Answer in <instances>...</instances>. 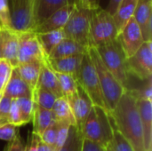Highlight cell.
Here are the masks:
<instances>
[{"label":"cell","instance_id":"1","mask_svg":"<svg viewBox=\"0 0 152 151\" xmlns=\"http://www.w3.org/2000/svg\"><path fill=\"white\" fill-rule=\"evenodd\" d=\"M115 127L134 151H145L143 133L137 107V99L129 90L126 91L115 109L109 113Z\"/></svg>","mask_w":152,"mask_h":151},{"label":"cell","instance_id":"2","mask_svg":"<svg viewBox=\"0 0 152 151\" xmlns=\"http://www.w3.org/2000/svg\"><path fill=\"white\" fill-rule=\"evenodd\" d=\"M87 52L98 77L106 111L110 113L115 109L120 98L126 90L106 68L94 47H88Z\"/></svg>","mask_w":152,"mask_h":151},{"label":"cell","instance_id":"3","mask_svg":"<svg viewBox=\"0 0 152 151\" xmlns=\"http://www.w3.org/2000/svg\"><path fill=\"white\" fill-rule=\"evenodd\" d=\"M106 68L115 78L127 91L129 90V73L127 70V58L118 39L94 47Z\"/></svg>","mask_w":152,"mask_h":151},{"label":"cell","instance_id":"4","mask_svg":"<svg viewBox=\"0 0 152 151\" xmlns=\"http://www.w3.org/2000/svg\"><path fill=\"white\" fill-rule=\"evenodd\" d=\"M118 31L113 16L101 6L91 10L89 47H97L117 39Z\"/></svg>","mask_w":152,"mask_h":151},{"label":"cell","instance_id":"5","mask_svg":"<svg viewBox=\"0 0 152 151\" xmlns=\"http://www.w3.org/2000/svg\"><path fill=\"white\" fill-rule=\"evenodd\" d=\"M76 79L78 85L91 100L94 107H101L106 109L98 77L87 51L82 57L81 64L76 76Z\"/></svg>","mask_w":152,"mask_h":151},{"label":"cell","instance_id":"6","mask_svg":"<svg viewBox=\"0 0 152 151\" xmlns=\"http://www.w3.org/2000/svg\"><path fill=\"white\" fill-rule=\"evenodd\" d=\"M90 19L91 10L76 4L69 19L62 28L64 36L88 48Z\"/></svg>","mask_w":152,"mask_h":151},{"label":"cell","instance_id":"7","mask_svg":"<svg viewBox=\"0 0 152 151\" xmlns=\"http://www.w3.org/2000/svg\"><path fill=\"white\" fill-rule=\"evenodd\" d=\"M10 30L16 34L35 30V0H20L10 9Z\"/></svg>","mask_w":152,"mask_h":151},{"label":"cell","instance_id":"8","mask_svg":"<svg viewBox=\"0 0 152 151\" xmlns=\"http://www.w3.org/2000/svg\"><path fill=\"white\" fill-rule=\"evenodd\" d=\"M129 75L141 81H146L152 76V41L142 44L140 49L126 61Z\"/></svg>","mask_w":152,"mask_h":151},{"label":"cell","instance_id":"9","mask_svg":"<svg viewBox=\"0 0 152 151\" xmlns=\"http://www.w3.org/2000/svg\"><path fill=\"white\" fill-rule=\"evenodd\" d=\"M18 35V65L33 61H44L45 58H47L44 54L42 47L37 39V34L34 31Z\"/></svg>","mask_w":152,"mask_h":151},{"label":"cell","instance_id":"10","mask_svg":"<svg viewBox=\"0 0 152 151\" xmlns=\"http://www.w3.org/2000/svg\"><path fill=\"white\" fill-rule=\"evenodd\" d=\"M117 39L127 59L132 57L144 43L140 27L134 18L127 22L123 30L118 34Z\"/></svg>","mask_w":152,"mask_h":151},{"label":"cell","instance_id":"11","mask_svg":"<svg viewBox=\"0 0 152 151\" xmlns=\"http://www.w3.org/2000/svg\"><path fill=\"white\" fill-rule=\"evenodd\" d=\"M66 99L69 103L76 126L80 131L84 122L88 117L94 105L89 97L86 95V93L78 85V84L77 91L70 97Z\"/></svg>","mask_w":152,"mask_h":151},{"label":"cell","instance_id":"12","mask_svg":"<svg viewBox=\"0 0 152 151\" xmlns=\"http://www.w3.org/2000/svg\"><path fill=\"white\" fill-rule=\"evenodd\" d=\"M76 4L65 5L59 10L55 11L45 20L40 22L35 28V33H45L49 31H54L62 29L69 19Z\"/></svg>","mask_w":152,"mask_h":151},{"label":"cell","instance_id":"13","mask_svg":"<svg viewBox=\"0 0 152 151\" xmlns=\"http://www.w3.org/2000/svg\"><path fill=\"white\" fill-rule=\"evenodd\" d=\"M133 18L140 27L144 42L152 41V0H138Z\"/></svg>","mask_w":152,"mask_h":151},{"label":"cell","instance_id":"14","mask_svg":"<svg viewBox=\"0 0 152 151\" xmlns=\"http://www.w3.org/2000/svg\"><path fill=\"white\" fill-rule=\"evenodd\" d=\"M2 59L6 60L13 68L18 66L19 35L12 30L1 28Z\"/></svg>","mask_w":152,"mask_h":151},{"label":"cell","instance_id":"15","mask_svg":"<svg viewBox=\"0 0 152 151\" xmlns=\"http://www.w3.org/2000/svg\"><path fill=\"white\" fill-rule=\"evenodd\" d=\"M137 107L141 118L145 151L152 150V103L150 101L137 99Z\"/></svg>","mask_w":152,"mask_h":151},{"label":"cell","instance_id":"16","mask_svg":"<svg viewBox=\"0 0 152 151\" xmlns=\"http://www.w3.org/2000/svg\"><path fill=\"white\" fill-rule=\"evenodd\" d=\"M3 94L10 97L11 99H19L28 97L33 99V93L27 84L20 77L16 68L12 69L10 78L4 89Z\"/></svg>","mask_w":152,"mask_h":151},{"label":"cell","instance_id":"17","mask_svg":"<svg viewBox=\"0 0 152 151\" xmlns=\"http://www.w3.org/2000/svg\"><path fill=\"white\" fill-rule=\"evenodd\" d=\"M83 54L60 58V59H48L46 58V61L48 66L56 73L68 74L74 76L76 77L77 71L79 69Z\"/></svg>","mask_w":152,"mask_h":151},{"label":"cell","instance_id":"18","mask_svg":"<svg viewBox=\"0 0 152 151\" xmlns=\"http://www.w3.org/2000/svg\"><path fill=\"white\" fill-rule=\"evenodd\" d=\"M76 4V0H35L36 27L60 8Z\"/></svg>","mask_w":152,"mask_h":151},{"label":"cell","instance_id":"19","mask_svg":"<svg viewBox=\"0 0 152 151\" xmlns=\"http://www.w3.org/2000/svg\"><path fill=\"white\" fill-rule=\"evenodd\" d=\"M42 62L43 61H33L19 64L16 67L20 77L29 87L32 93H34L38 85V78L40 75Z\"/></svg>","mask_w":152,"mask_h":151},{"label":"cell","instance_id":"20","mask_svg":"<svg viewBox=\"0 0 152 151\" xmlns=\"http://www.w3.org/2000/svg\"><path fill=\"white\" fill-rule=\"evenodd\" d=\"M80 133H81L83 139L91 141L93 142H95L104 147L100 122L98 120V117H97V115L95 113L94 107L92 110L90 111L88 117H86V121L84 122L82 128L80 130Z\"/></svg>","mask_w":152,"mask_h":151},{"label":"cell","instance_id":"21","mask_svg":"<svg viewBox=\"0 0 152 151\" xmlns=\"http://www.w3.org/2000/svg\"><path fill=\"white\" fill-rule=\"evenodd\" d=\"M39 87L45 89L54 94L57 98L62 97V93L56 77L55 72L48 66L46 58L43 61L40 75L38 78V85Z\"/></svg>","mask_w":152,"mask_h":151},{"label":"cell","instance_id":"22","mask_svg":"<svg viewBox=\"0 0 152 151\" xmlns=\"http://www.w3.org/2000/svg\"><path fill=\"white\" fill-rule=\"evenodd\" d=\"M138 0H121L114 12L113 19L118 34L123 30L127 22L134 17Z\"/></svg>","mask_w":152,"mask_h":151},{"label":"cell","instance_id":"23","mask_svg":"<svg viewBox=\"0 0 152 151\" xmlns=\"http://www.w3.org/2000/svg\"><path fill=\"white\" fill-rule=\"evenodd\" d=\"M87 51V48L77 43L74 40L64 37L53 50L48 59H60L78 54H83Z\"/></svg>","mask_w":152,"mask_h":151},{"label":"cell","instance_id":"24","mask_svg":"<svg viewBox=\"0 0 152 151\" xmlns=\"http://www.w3.org/2000/svg\"><path fill=\"white\" fill-rule=\"evenodd\" d=\"M31 122L33 123V132L37 135L42 133L45 129L55 122V118L52 110L41 109L35 106Z\"/></svg>","mask_w":152,"mask_h":151},{"label":"cell","instance_id":"25","mask_svg":"<svg viewBox=\"0 0 152 151\" xmlns=\"http://www.w3.org/2000/svg\"><path fill=\"white\" fill-rule=\"evenodd\" d=\"M52 111L53 113L55 122L67 123L70 125H76L69 103L64 96L57 98Z\"/></svg>","mask_w":152,"mask_h":151},{"label":"cell","instance_id":"26","mask_svg":"<svg viewBox=\"0 0 152 151\" xmlns=\"http://www.w3.org/2000/svg\"><path fill=\"white\" fill-rule=\"evenodd\" d=\"M36 34L45 57H48L56 45L65 37L62 29Z\"/></svg>","mask_w":152,"mask_h":151},{"label":"cell","instance_id":"27","mask_svg":"<svg viewBox=\"0 0 152 151\" xmlns=\"http://www.w3.org/2000/svg\"><path fill=\"white\" fill-rule=\"evenodd\" d=\"M56 100L57 97L54 94L39 86H37V88L33 93V101L35 106L39 107L41 109L52 110Z\"/></svg>","mask_w":152,"mask_h":151},{"label":"cell","instance_id":"28","mask_svg":"<svg viewBox=\"0 0 152 151\" xmlns=\"http://www.w3.org/2000/svg\"><path fill=\"white\" fill-rule=\"evenodd\" d=\"M83 137L76 125H71L68 138L63 146L58 151H81Z\"/></svg>","mask_w":152,"mask_h":151},{"label":"cell","instance_id":"29","mask_svg":"<svg viewBox=\"0 0 152 151\" xmlns=\"http://www.w3.org/2000/svg\"><path fill=\"white\" fill-rule=\"evenodd\" d=\"M56 77L62 93V95L65 98L70 97L77 88V82L74 76L68 75V74H61V73H56Z\"/></svg>","mask_w":152,"mask_h":151},{"label":"cell","instance_id":"30","mask_svg":"<svg viewBox=\"0 0 152 151\" xmlns=\"http://www.w3.org/2000/svg\"><path fill=\"white\" fill-rule=\"evenodd\" d=\"M16 101L20 109L23 125L28 124L32 120L34 109H35V103L33 99L28 97H22V98L16 99Z\"/></svg>","mask_w":152,"mask_h":151},{"label":"cell","instance_id":"31","mask_svg":"<svg viewBox=\"0 0 152 151\" xmlns=\"http://www.w3.org/2000/svg\"><path fill=\"white\" fill-rule=\"evenodd\" d=\"M110 146L113 151H134V149L131 147V145L126 142V140L117 130L114 125V121H113V136Z\"/></svg>","mask_w":152,"mask_h":151},{"label":"cell","instance_id":"32","mask_svg":"<svg viewBox=\"0 0 152 151\" xmlns=\"http://www.w3.org/2000/svg\"><path fill=\"white\" fill-rule=\"evenodd\" d=\"M57 126H58L57 122H54L52 125H50L47 129H45L42 133L38 135L40 142L44 145L54 148L56 133H57Z\"/></svg>","mask_w":152,"mask_h":151},{"label":"cell","instance_id":"33","mask_svg":"<svg viewBox=\"0 0 152 151\" xmlns=\"http://www.w3.org/2000/svg\"><path fill=\"white\" fill-rule=\"evenodd\" d=\"M58 126H57V133H56V140H55V144H54V150L55 151H58L65 143L68 134L69 132L70 125L67 123H59L57 122Z\"/></svg>","mask_w":152,"mask_h":151},{"label":"cell","instance_id":"34","mask_svg":"<svg viewBox=\"0 0 152 151\" xmlns=\"http://www.w3.org/2000/svg\"><path fill=\"white\" fill-rule=\"evenodd\" d=\"M13 67L4 59H0V93L4 92V89L10 78Z\"/></svg>","mask_w":152,"mask_h":151},{"label":"cell","instance_id":"35","mask_svg":"<svg viewBox=\"0 0 152 151\" xmlns=\"http://www.w3.org/2000/svg\"><path fill=\"white\" fill-rule=\"evenodd\" d=\"M10 6L8 0H0V27L10 30Z\"/></svg>","mask_w":152,"mask_h":151},{"label":"cell","instance_id":"36","mask_svg":"<svg viewBox=\"0 0 152 151\" xmlns=\"http://www.w3.org/2000/svg\"><path fill=\"white\" fill-rule=\"evenodd\" d=\"M8 123L14 125L16 127L23 125L20 112V109H19L16 99L12 101L10 110H9V115H8Z\"/></svg>","mask_w":152,"mask_h":151},{"label":"cell","instance_id":"37","mask_svg":"<svg viewBox=\"0 0 152 151\" xmlns=\"http://www.w3.org/2000/svg\"><path fill=\"white\" fill-rule=\"evenodd\" d=\"M12 99L2 94L0 99V125L8 123V115Z\"/></svg>","mask_w":152,"mask_h":151},{"label":"cell","instance_id":"38","mask_svg":"<svg viewBox=\"0 0 152 151\" xmlns=\"http://www.w3.org/2000/svg\"><path fill=\"white\" fill-rule=\"evenodd\" d=\"M16 128L14 125L10 123L0 125V140L12 142L16 135Z\"/></svg>","mask_w":152,"mask_h":151},{"label":"cell","instance_id":"39","mask_svg":"<svg viewBox=\"0 0 152 151\" xmlns=\"http://www.w3.org/2000/svg\"><path fill=\"white\" fill-rule=\"evenodd\" d=\"M5 151H25V146L23 145L19 133H16L13 140L10 142Z\"/></svg>","mask_w":152,"mask_h":151},{"label":"cell","instance_id":"40","mask_svg":"<svg viewBox=\"0 0 152 151\" xmlns=\"http://www.w3.org/2000/svg\"><path fill=\"white\" fill-rule=\"evenodd\" d=\"M39 137L36 133H32L28 137V142L27 146H25V151H38L39 149Z\"/></svg>","mask_w":152,"mask_h":151},{"label":"cell","instance_id":"41","mask_svg":"<svg viewBox=\"0 0 152 151\" xmlns=\"http://www.w3.org/2000/svg\"><path fill=\"white\" fill-rule=\"evenodd\" d=\"M81 151H105V148L100 144L83 139Z\"/></svg>","mask_w":152,"mask_h":151},{"label":"cell","instance_id":"42","mask_svg":"<svg viewBox=\"0 0 152 151\" xmlns=\"http://www.w3.org/2000/svg\"><path fill=\"white\" fill-rule=\"evenodd\" d=\"M100 2L101 0H76L77 4L89 10H94L100 7Z\"/></svg>","mask_w":152,"mask_h":151},{"label":"cell","instance_id":"43","mask_svg":"<svg viewBox=\"0 0 152 151\" xmlns=\"http://www.w3.org/2000/svg\"><path fill=\"white\" fill-rule=\"evenodd\" d=\"M120 1L121 0H109V4H108L107 7L105 8L106 11L109 12L111 15H113Z\"/></svg>","mask_w":152,"mask_h":151},{"label":"cell","instance_id":"44","mask_svg":"<svg viewBox=\"0 0 152 151\" xmlns=\"http://www.w3.org/2000/svg\"><path fill=\"white\" fill-rule=\"evenodd\" d=\"M20 0H8V2H9V6H10V9L13 6V5H15L18 2H19Z\"/></svg>","mask_w":152,"mask_h":151},{"label":"cell","instance_id":"45","mask_svg":"<svg viewBox=\"0 0 152 151\" xmlns=\"http://www.w3.org/2000/svg\"><path fill=\"white\" fill-rule=\"evenodd\" d=\"M0 59H2V38H1V32H0Z\"/></svg>","mask_w":152,"mask_h":151},{"label":"cell","instance_id":"46","mask_svg":"<svg viewBox=\"0 0 152 151\" xmlns=\"http://www.w3.org/2000/svg\"><path fill=\"white\" fill-rule=\"evenodd\" d=\"M105 151H113L112 149L110 148V146H108L107 148H105Z\"/></svg>","mask_w":152,"mask_h":151},{"label":"cell","instance_id":"47","mask_svg":"<svg viewBox=\"0 0 152 151\" xmlns=\"http://www.w3.org/2000/svg\"><path fill=\"white\" fill-rule=\"evenodd\" d=\"M2 94H3V93H0V99H1V97H2Z\"/></svg>","mask_w":152,"mask_h":151},{"label":"cell","instance_id":"48","mask_svg":"<svg viewBox=\"0 0 152 151\" xmlns=\"http://www.w3.org/2000/svg\"><path fill=\"white\" fill-rule=\"evenodd\" d=\"M0 32H1V27H0Z\"/></svg>","mask_w":152,"mask_h":151}]
</instances>
